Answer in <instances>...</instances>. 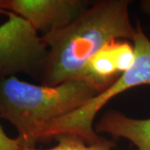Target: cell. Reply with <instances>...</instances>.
<instances>
[{"instance_id": "cell-1", "label": "cell", "mask_w": 150, "mask_h": 150, "mask_svg": "<svg viewBox=\"0 0 150 150\" xmlns=\"http://www.w3.org/2000/svg\"><path fill=\"white\" fill-rule=\"evenodd\" d=\"M129 6L128 0L96 1L69 26L43 36L48 53L42 84L79 79L88 59L107 43L133 40Z\"/></svg>"}, {"instance_id": "cell-2", "label": "cell", "mask_w": 150, "mask_h": 150, "mask_svg": "<svg viewBox=\"0 0 150 150\" xmlns=\"http://www.w3.org/2000/svg\"><path fill=\"white\" fill-rule=\"evenodd\" d=\"M96 88L79 79L55 86L36 85L17 76L0 79V118L16 129L23 147L35 148L48 123L74 112L97 94Z\"/></svg>"}, {"instance_id": "cell-3", "label": "cell", "mask_w": 150, "mask_h": 150, "mask_svg": "<svg viewBox=\"0 0 150 150\" xmlns=\"http://www.w3.org/2000/svg\"><path fill=\"white\" fill-rule=\"evenodd\" d=\"M132 41L134 48L132 67L74 112L48 123L41 131L39 141L61 134H72L92 144L108 142L97 134L93 127L98 112L118 94L138 86H150V40L139 23L136 24Z\"/></svg>"}, {"instance_id": "cell-4", "label": "cell", "mask_w": 150, "mask_h": 150, "mask_svg": "<svg viewBox=\"0 0 150 150\" xmlns=\"http://www.w3.org/2000/svg\"><path fill=\"white\" fill-rule=\"evenodd\" d=\"M3 12L7 20L0 25V79L25 74L42 80L48 53L46 43L21 17Z\"/></svg>"}, {"instance_id": "cell-5", "label": "cell", "mask_w": 150, "mask_h": 150, "mask_svg": "<svg viewBox=\"0 0 150 150\" xmlns=\"http://www.w3.org/2000/svg\"><path fill=\"white\" fill-rule=\"evenodd\" d=\"M90 5L84 0H2L0 11L21 17L43 37L69 26Z\"/></svg>"}, {"instance_id": "cell-6", "label": "cell", "mask_w": 150, "mask_h": 150, "mask_svg": "<svg viewBox=\"0 0 150 150\" xmlns=\"http://www.w3.org/2000/svg\"><path fill=\"white\" fill-rule=\"evenodd\" d=\"M134 45L129 41L112 40L88 59L79 80L102 92L132 67Z\"/></svg>"}, {"instance_id": "cell-7", "label": "cell", "mask_w": 150, "mask_h": 150, "mask_svg": "<svg viewBox=\"0 0 150 150\" xmlns=\"http://www.w3.org/2000/svg\"><path fill=\"white\" fill-rule=\"evenodd\" d=\"M95 132L128 139L136 150H150V118L137 119L117 111H108L98 122Z\"/></svg>"}, {"instance_id": "cell-8", "label": "cell", "mask_w": 150, "mask_h": 150, "mask_svg": "<svg viewBox=\"0 0 150 150\" xmlns=\"http://www.w3.org/2000/svg\"><path fill=\"white\" fill-rule=\"evenodd\" d=\"M57 144L46 149H37L35 148H25L23 150H113L112 142L105 144H92L85 142L80 137L72 134H61L54 137Z\"/></svg>"}, {"instance_id": "cell-9", "label": "cell", "mask_w": 150, "mask_h": 150, "mask_svg": "<svg viewBox=\"0 0 150 150\" xmlns=\"http://www.w3.org/2000/svg\"><path fill=\"white\" fill-rule=\"evenodd\" d=\"M23 149L22 140L18 137L15 139L9 137L0 123V150H23Z\"/></svg>"}, {"instance_id": "cell-10", "label": "cell", "mask_w": 150, "mask_h": 150, "mask_svg": "<svg viewBox=\"0 0 150 150\" xmlns=\"http://www.w3.org/2000/svg\"><path fill=\"white\" fill-rule=\"evenodd\" d=\"M141 7L144 13L150 15V1H143L141 4Z\"/></svg>"}, {"instance_id": "cell-11", "label": "cell", "mask_w": 150, "mask_h": 150, "mask_svg": "<svg viewBox=\"0 0 150 150\" xmlns=\"http://www.w3.org/2000/svg\"><path fill=\"white\" fill-rule=\"evenodd\" d=\"M1 4H2V0H0V8H1Z\"/></svg>"}]
</instances>
